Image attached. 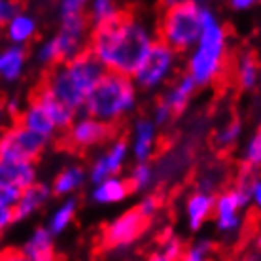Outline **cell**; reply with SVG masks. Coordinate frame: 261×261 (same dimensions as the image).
<instances>
[{"label":"cell","mask_w":261,"mask_h":261,"mask_svg":"<svg viewBox=\"0 0 261 261\" xmlns=\"http://www.w3.org/2000/svg\"><path fill=\"white\" fill-rule=\"evenodd\" d=\"M34 57L38 61L40 65L44 66H51L57 63V57H55V49L51 46V40H44L38 47H36V53H34Z\"/></svg>","instance_id":"obj_35"},{"label":"cell","mask_w":261,"mask_h":261,"mask_svg":"<svg viewBox=\"0 0 261 261\" xmlns=\"http://www.w3.org/2000/svg\"><path fill=\"white\" fill-rule=\"evenodd\" d=\"M172 110H170L169 106L165 105L163 100H159L155 106H153V118H151V121L155 123V127L159 129V127H163V125H167L172 119Z\"/></svg>","instance_id":"obj_36"},{"label":"cell","mask_w":261,"mask_h":261,"mask_svg":"<svg viewBox=\"0 0 261 261\" xmlns=\"http://www.w3.org/2000/svg\"><path fill=\"white\" fill-rule=\"evenodd\" d=\"M51 40V46L55 49V57L57 63H70V61L78 59L80 55L87 51V38H80V36H72L66 33H57Z\"/></svg>","instance_id":"obj_25"},{"label":"cell","mask_w":261,"mask_h":261,"mask_svg":"<svg viewBox=\"0 0 261 261\" xmlns=\"http://www.w3.org/2000/svg\"><path fill=\"white\" fill-rule=\"evenodd\" d=\"M2 112H4V100L0 98V116H2Z\"/></svg>","instance_id":"obj_44"},{"label":"cell","mask_w":261,"mask_h":261,"mask_svg":"<svg viewBox=\"0 0 261 261\" xmlns=\"http://www.w3.org/2000/svg\"><path fill=\"white\" fill-rule=\"evenodd\" d=\"M21 191L0 188V235L15 223V202L19 201Z\"/></svg>","instance_id":"obj_29"},{"label":"cell","mask_w":261,"mask_h":261,"mask_svg":"<svg viewBox=\"0 0 261 261\" xmlns=\"http://www.w3.org/2000/svg\"><path fill=\"white\" fill-rule=\"evenodd\" d=\"M212 248H214V244H212L210 239H201V241H197L195 244H191L190 248L184 252L180 261H212L208 257Z\"/></svg>","instance_id":"obj_33"},{"label":"cell","mask_w":261,"mask_h":261,"mask_svg":"<svg viewBox=\"0 0 261 261\" xmlns=\"http://www.w3.org/2000/svg\"><path fill=\"white\" fill-rule=\"evenodd\" d=\"M138 102L137 85L133 78L106 72L95 91L85 100L80 116H89L106 125H112L135 112Z\"/></svg>","instance_id":"obj_4"},{"label":"cell","mask_w":261,"mask_h":261,"mask_svg":"<svg viewBox=\"0 0 261 261\" xmlns=\"http://www.w3.org/2000/svg\"><path fill=\"white\" fill-rule=\"evenodd\" d=\"M19 252L29 261H55V237L46 227H36Z\"/></svg>","instance_id":"obj_16"},{"label":"cell","mask_w":261,"mask_h":261,"mask_svg":"<svg viewBox=\"0 0 261 261\" xmlns=\"http://www.w3.org/2000/svg\"><path fill=\"white\" fill-rule=\"evenodd\" d=\"M21 10H23L21 4L13 2V0H0V27H6L8 21Z\"/></svg>","instance_id":"obj_37"},{"label":"cell","mask_w":261,"mask_h":261,"mask_svg":"<svg viewBox=\"0 0 261 261\" xmlns=\"http://www.w3.org/2000/svg\"><path fill=\"white\" fill-rule=\"evenodd\" d=\"M259 84H261V76H259Z\"/></svg>","instance_id":"obj_46"},{"label":"cell","mask_w":261,"mask_h":261,"mask_svg":"<svg viewBox=\"0 0 261 261\" xmlns=\"http://www.w3.org/2000/svg\"><path fill=\"white\" fill-rule=\"evenodd\" d=\"M34 100L46 110V114L49 116L53 125L57 127V130H68L70 129V125L74 123L76 116H78V114H74L70 108H66L63 102H59L57 98L53 97L46 85H42L38 91H36Z\"/></svg>","instance_id":"obj_19"},{"label":"cell","mask_w":261,"mask_h":261,"mask_svg":"<svg viewBox=\"0 0 261 261\" xmlns=\"http://www.w3.org/2000/svg\"><path fill=\"white\" fill-rule=\"evenodd\" d=\"M0 261H29L19 250H4L0 255Z\"/></svg>","instance_id":"obj_40"},{"label":"cell","mask_w":261,"mask_h":261,"mask_svg":"<svg viewBox=\"0 0 261 261\" xmlns=\"http://www.w3.org/2000/svg\"><path fill=\"white\" fill-rule=\"evenodd\" d=\"M87 180V170L80 165H68L55 176L51 184V193L57 197H74V193L84 188Z\"/></svg>","instance_id":"obj_23"},{"label":"cell","mask_w":261,"mask_h":261,"mask_svg":"<svg viewBox=\"0 0 261 261\" xmlns=\"http://www.w3.org/2000/svg\"><path fill=\"white\" fill-rule=\"evenodd\" d=\"M148 261H170L167 255L161 252V250H157V252H151L150 257H148Z\"/></svg>","instance_id":"obj_42"},{"label":"cell","mask_w":261,"mask_h":261,"mask_svg":"<svg viewBox=\"0 0 261 261\" xmlns=\"http://www.w3.org/2000/svg\"><path fill=\"white\" fill-rule=\"evenodd\" d=\"M255 6V0H231V8L235 12H246Z\"/></svg>","instance_id":"obj_41"},{"label":"cell","mask_w":261,"mask_h":261,"mask_svg":"<svg viewBox=\"0 0 261 261\" xmlns=\"http://www.w3.org/2000/svg\"><path fill=\"white\" fill-rule=\"evenodd\" d=\"M17 123L25 129L33 130L34 135L46 138V140H51L57 133V127L53 125V121L49 119V116L46 114V110L36 102V100H31L27 108H23L19 116V121Z\"/></svg>","instance_id":"obj_20"},{"label":"cell","mask_w":261,"mask_h":261,"mask_svg":"<svg viewBox=\"0 0 261 261\" xmlns=\"http://www.w3.org/2000/svg\"><path fill=\"white\" fill-rule=\"evenodd\" d=\"M112 137V125H106L89 116H80L68 129V140L76 148H91L106 142Z\"/></svg>","instance_id":"obj_11"},{"label":"cell","mask_w":261,"mask_h":261,"mask_svg":"<svg viewBox=\"0 0 261 261\" xmlns=\"http://www.w3.org/2000/svg\"><path fill=\"white\" fill-rule=\"evenodd\" d=\"M250 202L257 210H261V178H255L252 188H250Z\"/></svg>","instance_id":"obj_38"},{"label":"cell","mask_w":261,"mask_h":261,"mask_svg":"<svg viewBox=\"0 0 261 261\" xmlns=\"http://www.w3.org/2000/svg\"><path fill=\"white\" fill-rule=\"evenodd\" d=\"M51 188L47 184L36 182L34 186L21 191L19 201L15 202V222H25L38 212L51 197Z\"/></svg>","instance_id":"obj_15"},{"label":"cell","mask_w":261,"mask_h":261,"mask_svg":"<svg viewBox=\"0 0 261 261\" xmlns=\"http://www.w3.org/2000/svg\"><path fill=\"white\" fill-rule=\"evenodd\" d=\"M146 227L148 220H144L137 208H130L106 225L100 242L106 250H127L144 235Z\"/></svg>","instance_id":"obj_8"},{"label":"cell","mask_w":261,"mask_h":261,"mask_svg":"<svg viewBox=\"0 0 261 261\" xmlns=\"http://www.w3.org/2000/svg\"><path fill=\"white\" fill-rule=\"evenodd\" d=\"M255 248H257L261 252V233L257 235V239H255Z\"/></svg>","instance_id":"obj_43"},{"label":"cell","mask_w":261,"mask_h":261,"mask_svg":"<svg viewBox=\"0 0 261 261\" xmlns=\"http://www.w3.org/2000/svg\"><path fill=\"white\" fill-rule=\"evenodd\" d=\"M201 38L190 51L186 68L197 87H206L222 76L227 61V31L216 12L206 4L199 8Z\"/></svg>","instance_id":"obj_2"},{"label":"cell","mask_w":261,"mask_h":261,"mask_svg":"<svg viewBox=\"0 0 261 261\" xmlns=\"http://www.w3.org/2000/svg\"><path fill=\"white\" fill-rule=\"evenodd\" d=\"M78 204H80V201L76 197H66L65 201L61 202L59 206L51 212V216H49V220H47V223L44 227H46L53 237L65 233L66 229L72 225L74 218H76Z\"/></svg>","instance_id":"obj_26"},{"label":"cell","mask_w":261,"mask_h":261,"mask_svg":"<svg viewBox=\"0 0 261 261\" xmlns=\"http://www.w3.org/2000/svg\"><path fill=\"white\" fill-rule=\"evenodd\" d=\"M199 8L201 2H165V12L159 23V40L176 53L191 51L201 38Z\"/></svg>","instance_id":"obj_5"},{"label":"cell","mask_w":261,"mask_h":261,"mask_svg":"<svg viewBox=\"0 0 261 261\" xmlns=\"http://www.w3.org/2000/svg\"><path fill=\"white\" fill-rule=\"evenodd\" d=\"M178 66V53L169 47L165 42L157 40L148 51L142 65L138 66V70L133 76V82L137 87L144 91H153L157 87H161L169 82Z\"/></svg>","instance_id":"obj_6"},{"label":"cell","mask_w":261,"mask_h":261,"mask_svg":"<svg viewBox=\"0 0 261 261\" xmlns=\"http://www.w3.org/2000/svg\"><path fill=\"white\" fill-rule=\"evenodd\" d=\"M61 33L87 38L89 17H87V2L85 0H61L57 4Z\"/></svg>","instance_id":"obj_13"},{"label":"cell","mask_w":261,"mask_h":261,"mask_svg":"<svg viewBox=\"0 0 261 261\" xmlns=\"http://www.w3.org/2000/svg\"><path fill=\"white\" fill-rule=\"evenodd\" d=\"M259 63L254 57V53H242L239 61H237V80H239V85L242 89H254L259 84Z\"/></svg>","instance_id":"obj_28"},{"label":"cell","mask_w":261,"mask_h":261,"mask_svg":"<svg viewBox=\"0 0 261 261\" xmlns=\"http://www.w3.org/2000/svg\"><path fill=\"white\" fill-rule=\"evenodd\" d=\"M47 142L49 140L15 123L0 135V159L13 163H34L46 150Z\"/></svg>","instance_id":"obj_7"},{"label":"cell","mask_w":261,"mask_h":261,"mask_svg":"<svg viewBox=\"0 0 261 261\" xmlns=\"http://www.w3.org/2000/svg\"><path fill=\"white\" fill-rule=\"evenodd\" d=\"M242 161L244 167H248L252 170L261 169V133L257 130L254 137L250 138L244 150H242Z\"/></svg>","instance_id":"obj_32"},{"label":"cell","mask_w":261,"mask_h":261,"mask_svg":"<svg viewBox=\"0 0 261 261\" xmlns=\"http://www.w3.org/2000/svg\"><path fill=\"white\" fill-rule=\"evenodd\" d=\"M157 210H159V197L153 195V193L144 195L140 199V202L137 204V212L142 216L144 220H148V222L157 214Z\"/></svg>","instance_id":"obj_34"},{"label":"cell","mask_w":261,"mask_h":261,"mask_svg":"<svg viewBox=\"0 0 261 261\" xmlns=\"http://www.w3.org/2000/svg\"><path fill=\"white\" fill-rule=\"evenodd\" d=\"M157 40L148 23L121 15L112 25L93 29L87 51L106 72L133 78Z\"/></svg>","instance_id":"obj_1"},{"label":"cell","mask_w":261,"mask_h":261,"mask_svg":"<svg viewBox=\"0 0 261 261\" xmlns=\"http://www.w3.org/2000/svg\"><path fill=\"white\" fill-rule=\"evenodd\" d=\"M153 180H155V172L150 163H137L130 169V174L127 178L130 191H138V193L150 190L153 186Z\"/></svg>","instance_id":"obj_30"},{"label":"cell","mask_w":261,"mask_h":261,"mask_svg":"<svg viewBox=\"0 0 261 261\" xmlns=\"http://www.w3.org/2000/svg\"><path fill=\"white\" fill-rule=\"evenodd\" d=\"M105 74V68L93 59L89 51H85L78 59L51 68L44 85L66 108H70L74 114H82L85 100L95 91Z\"/></svg>","instance_id":"obj_3"},{"label":"cell","mask_w":261,"mask_h":261,"mask_svg":"<svg viewBox=\"0 0 261 261\" xmlns=\"http://www.w3.org/2000/svg\"><path fill=\"white\" fill-rule=\"evenodd\" d=\"M241 135H242V123L239 119H233V121L225 123L222 129L216 133L214 144L218 148H229V146H233L241 138Z\"/></svg>","instance_id":"obj_31"},{"label":"cell","mask_w":261,"mask_h":261,"mask_svg":"<svg viewBox=\"0 0 261 261\" xmlns=\"http://www.w3.org/2000/svg\"><path fill=\"white\" fill-rule=\"evenodd\" d=\"M130 193L129 182L121 176L106 178L105 182L93 186L91 190V201L98 206H106V204H118L123 202Z\"/></svg>","instance_id":"obj_21"},{"label":"cell","mask_w":261,"mask_h":261,"mask_svg":"<svg viewBox=\"0 0 261 261\" xmlns=\"http://www.w3.org/2000/svg\"><path fill=\"white\" fill-rule=\"evenodd\" d=\"M214 195H206V193H201V191L190 193V197L186 199L184 212H186L188 227L191 231H199L214 216Z\"/></svg>","instance_id":"obj_17"},{"label":"cell","mask_w":261,"mask_h":261,"mask_svg":"<svg viewBox=\"0 0 261 261\" xmlns=\"http://www.w3.org/2000/svg\"><path fill=\"white\" fill-rule=\"evenodd\" d=\"M250 204V191L242 188H231L227 191H222L216 195L214 201V218L216 229L223 235H235L237 231L242 227L241 210L246 208Z\"/></svg>","instance_id":"obj_9"},{"label":"cell","mask_w":261,"mask_h":261,"mask_svg":"<svg viewBox=\"0 0 261 261\" xmlns=\"http://www.w3.org/2000/svg\"><path fill=\"white\" fill-rule=\"evenodd\" d=\"M6 31V38L10 40L12 46H21L25 47L29 42H33L38 33V19L34 17L31 12L21 10L13 15L12 19L8 21V25L4 27Z\"/></svg>","instance_id":"obj_18"},{"label":"cell","mask_w":261,"mask_h":261,"mask_svg":"<svg viewBox=\"0 0 261 261\" xmlns=\"http://www.w3.org/2000/svg\"><path fill=\"white\" fill-rule=\"evenodd\" d=\"M195 91H197V84L188 74H184V76H180V80H178L176 84L167 89V93L163 95L161 100L172 110L174 116H178V114L186 112V108L190 106V100L195 95Z\"/></svg>","instance_id":"obj_24"},{"label":"cell","mask_w":261,"mask_h":261,"mask_svg":"<svg viewBox=\"0 0 261 261\" xmlns=\"http://www.w3.org/2000/svg\"><path fill=\"white\" fill-rule=\"evenodd\" d=\"M121 15H123V12L112 0H93L87 4V17H89V23L93 25V29L112 25Z\"/></svg>","instance_id":"obj_27"},{"label":"cell","mask_w":261,"mask_h":261,"mask_svg":"<svg viewBox=\"0 0 261 261\" xmlns=\"http://www.w3.org/2000/svg\"><path fill=\"white\" fill-rule=\"evenodd\" d=\"M27 66V49L21 46H6L0 49V80L6 84L19 82Z\"/></svg>","instance_id":"obj_22"},{"label":"cell","mask_w":261,"mask_h":261,"mask_svg":"<svg viewBox=\"0 0 261 261\" xmlns=\"http://www.w3.org/2000/svg\"><path fill=\"white\" fill-rule=\"evenodd\" d=\"M130 155V148L129 142L123 140V138H118L110 142V146L106 148L100 155H97L93 159L91 167L87 170V178L93 186L105 182L106 178L118 176L121 169L125 167L127 159Z\"/></svg>","instance_id":"obj_10"},{"label":"cell","mask_w":261,"mask_h":261,"mask_svg":"<svg viewBox=\"0 0 261 261\" xmlns=\"http://www.w3.org/2000/svg\"><path fill=\"white\" fill-rule=\"evenodd\" d=\"M130 155L137 163H150L157 150V127L151 118H138L130 137Z\"/></svg>","instance_id":"obj_12"},{"label":"cell","mask_w":261,"mask_h":261,"mask_svg":"<svg viewBox=\"0 0 261 261\" xmlns=\"http://www.w3.org/2000/svg\"><path fill=\"white\" fill-rule=\"evenodd\" d=\"M2 252H4V246H2V235H0V255H2Z\"/></svg>","instance_id":"obj_45"},{"label":"cell","mask_w":261,"mask_h":261,"mask_svg":"<svg viewBox=\"0 0 261 261\" xmlns=\"http://www.w3.org/2000/svg\"><path fill=\"white\" fill-rule=\"evenodd\" d=\"M4 110H6L8 114L12 116V118H19L21 112H23L19 98H17V97H12L10 100H6V102H4Z\"/></svg>","instance_id":"obj_39"},{"label":"cell","mask_w":261,"mask_h":261,"mask_svg":"<svg viewBox=\"0 0 261 261\" xmlns=\"http://www.w3.org/2000/svg\"><path fill=\"white\" fill-rule=\"evenodd\" d=\"M259 133H261V129H259Z\"/></svg>","instance_id":"obj_47"},{"label":"cell","mask_w":261,"mask_h":261,"mask_svg":"<svg viewBox=\"0 0 261 261\" xmlns=\"http://www.w3.org/2000/svg\"><path fill=\"white\" fill-rule=\"evenodd\" d=\"M38 170L34 163H13L0 159V188L23 191L38 182Z\"/></svg>","instance_id":"obj_14"}]
</instances>
